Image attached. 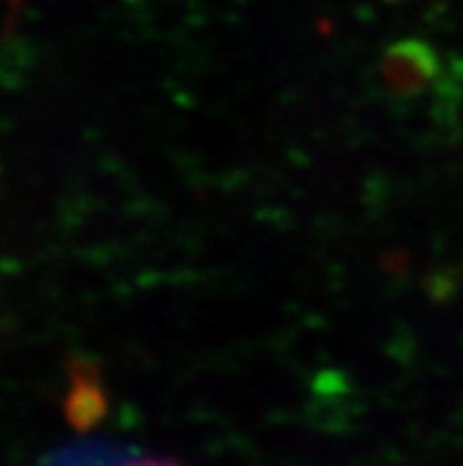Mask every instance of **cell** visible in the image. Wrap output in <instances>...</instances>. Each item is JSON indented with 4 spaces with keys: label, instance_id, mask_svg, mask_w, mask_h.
I'll use <instances>...</instances> for the list:
<instances>
[{
    "label": "cell",
    "instance_id": "3957f363",
    "mask_svg": "<svg viewBox=\"0 0 463 466\" xmlns=\"http://www.w3.org/2000/svg\"><path fill=\"white\" fill-rule=\"evenodd\" d=\"M121 466H182L173 460H161V457H140V460L124 461Z\"/></svg>",
    "mask_w": 463,
    "mask_h": 466
},
{
    "label": "cell",
    "instance_id": "7a4b0ae2",
    "mask_svg": "<svg viewBox=\"0 0 463 466\" xmlns=\"http://www.w3.org/2000/svg\"><path fill=\"white\" fill-rule=\"evenodd\" d=\"M433 55L421 43L405 41L383 57V81L393 93L414 95L433 78Z\"/></svg>",
    "mask_w": 463,
    "mask_h": 466
},
{
    "label": "cell",
    "instance_id": "6da1fadb",
    "mask_svg": "<svg viewBox=\"0 0 463 466\" xmlns=\"http://www.w3.org/2000/svg\"><path fill=\"white\" fill-rule=\"evenodd\" d=\"M66 396H69L66 398V414L76 429L86 431L105 420L106 410H109V398H106L100 372L90 362H74Z\"/></svg>",
    "mask_w": 463,
    "mask_h": 466
}]
</instances>
